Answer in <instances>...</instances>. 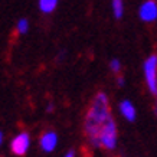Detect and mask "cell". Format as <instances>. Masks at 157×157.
Masks as SVG:
<instances>
[{
	"instance_id": "4",
	"label": "cell",
	"mask_w": 157,
	"mask_h": 157,
	"mask_svg": "<svg viewBox=\"0 0 157 157\" xmlns=\"http://www.w3.org/2000/svg\"><path fill=\"white\" fill-rule=\"evenodd\" d=\"M29 147H30V134L28 131H20L10 141V150L14 156L23 157L29 151Z\"/></svg>"
},
{
	"instance_id": "8",
	"label": "cell",
	"mask_w": 157,
	"mask_h": 157,
	"mask_svg": "<svg viewBox=\"0 0 157 157\" xmlns=\"http://www.w3.org/2000/svg\"><path fill=\"white\" fill-rule=\"evenodd\" d=\"M58 0H39V9L42 13H51L56 9Z\"/></svg>"
},
{
	"instance_id": "11",
	"label": "cell",
	"mask_w": 157,
	"mask_h": 157,
	"mask_svg": "<svg viewBox=\"0 0 157 157\" xmlns=\"http://www.w3.org/2000/svg\"><path fill=\"white\" fill-rule=\"evenodd\" d=\"M29 29V22L26 19H19L17 20V32L20 35H25Z\"/></svg>"
},
{
	"instance_id": "13",
	"label": "cell",
	"mask_w": 157,
	"mask_h": 157,
	"mask_svg": "<svg viewBox=\"0 0 157 157\" xmlns=\"http://www.w3.org/2000/svg\"><path fill=\"white\" fill-rule=\"evenodd\" d=\"M63 157H76V151L74 150V148H69V150L65 153V156Z\"/></svg>"
},
{
	"instance_id": "16",
	"label": "cell",
	"mask_w": 157,
	"mask_h": 157,
	"mask_svg": "<svg viewBox=\"0 0 157 157\" xmlns=\"http://www.w3.org/2000/svg\"><path fill=\"white\" fill-rule=\"evenodd\" d=\"M3 141H5V136H3V133L0 131V146L3 144Z\"/></svg>"
},
{
	"instance_id": "1",
	"label": "cell",
	"mask_w": 157,
	"mask_h": 157,
	"mask_svg": "<svg viewBox=\"0 0 157 157\" xmlns=\"http://www.w3.org/2000/svg\"><path fill=\"white\" fill-rule=\"evenodd\" d=\"M111 118H113V114H111L109 98L105 92L100 91L91 100V104L86 109L85 117H84V134H85L91 147L95 143L101 128Z\"/></svg>"
},
{
	"instance_id": "12",
	"label": "cell",
	"mask_w": 157,
	"mask_h": 157,
	"mask_svg": "<svg viewBox=\"0 0 157 157\" xmlns=\"http://www.w3.org/2000/svg\"><path fill=\"white\" fill-rule=\"evenodd\" d=\"M117 85H118L120 88L125 85V79H124V76H121V75L117 76Z\"/></svg>"
},
{
	"instance_id": "9",
	"label": "cell",
	"mask_w": 157,
	"mask_h": 157,
	"mask_svg": "<svg viewBox=\"0 0 157 157\" xmlns=\"http://www.w3.org/2000/svg\"><path fill=\"white\" fill-rule=\"evenodd\" d=\"M111 6H113L114 17L115 19H121L124 14V2L123 0H111Z\"/></svg>"
},
{
	"instance_id": "3",
	"label": "cell",
	"mask_w": 157,
	"mask_h": 157,
	"mask_svg": "<svg viewBox=\"0 0 157 157\" xmlns=\"http://www.w3.org/2000/svg\"><path fill=\"white\" fill-rule=\"evenodd\" d=\"M144 81L153 95L157 94V55H150L143 63Z\"/></svg>"
},
{
	"instance_id": "7",
	"label": "cell",
	"mask_w": 157,
	"mask_h": 157,
	"mask_svg": "<svg viewBox=\"0 0 157 157\" xmlns=\"http://www.w3.org/2000/svg\"><path fill=\"white\" fill-rule=\"evenodd\" d=\"M118 111L124 120L128 123H134L137 120V108L130 100H123L118 104Z\"/></svg>"
},
{
	"instance_id": "6",
	"label": "cell",
	"mask_w": 157,
	"mask_h": 157,
	"mask_svg": "<svg viewBox=\"0 0 157 157\" xmlns=\"http://www.w3.org/2000/svg\"><path fill=\"white\" fill-rule=\"evenodd\" d=\"M140 19L146 23H151L157 20V2L156 0H146L138 9Z\"/></svg>"
},
{
	"instance_id": "10",
	"label": "cell",
	"mask_w": 157,
	"mask_h": 157,
	"mask_svg": "<svg viewBox=\"0 0 157 157\" xmlns=\"http://www.w3.org/2000/svg\"><path fill=\"white\" fill-rule=\"evenodd\" d=\"M121 68H123V65H121V62H120V59H111L109 61V69L114 72V74H117V75H120V72H121Z\"/></svg>"
},
{
	"instance_id": "2",
	"label": "cell",
	"mask_w": 157,
	"mask_h": 157,
	"mask_svg": "<svg viewBox=\"0 0 157 157\" xmlns=\"http://www.w3.org/2000/svg\"><path fill=\"white\" fill-rule=\"evenodd\" d=\"M117 144H118V128H117V123H115L114 117H113L101 128L95 143L92 144V147L102 148V150H107V151H113V150L117 148Z\"/></svg>"
},
{
	"instance_id": "5",
	"label": "cell",
	"mask_w": 157,
	"mask_h": 157,
	"mask_svg": "<svg viewBox=\"0 0 157 157\" xmlns=\"http://www.w3.org/2000/svg\"><path fill=\"white\" fill-rule=\"evenodd\" d=\"M58 143H59V137H58L56 131H53V130L45 131L39 137V147L43 153L55 151V148L58 147Z\"/></svg>"
},
{
	"instance_id": "15",
	"label": "cell",
	"mask_w": 157,
	"mask_h": 157,
	"mask_svg": "<svg viewBox=\"0 0 157 157\" xmlns=\"http://www.w3.org/2000/svg\"><path fill=\"white\" fill-rule=\"evenodd\" d=\"M153 109H154V114L157 115V94L154 95V105H153Z\"/></svg>"
},
{
	"instance_id": "14",
	"label": "cell",
	"mask_w": 157,
	"mask_h": 157,
	"mask_svg": "<svg viewBox=\"0 0 157 157\" xmlns=\"http://www.w3.org/2000/svg\"><path fill=\"white\" fill-rule=\"evenodd\" d=\"M53 108H55V105H53L52 102H49V104L46 105V111H48V113H52Z\"/></svg>"
}]
</instances>
